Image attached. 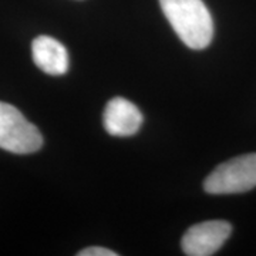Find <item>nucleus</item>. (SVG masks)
<instances>
[{
  "instance_id": "f257e3e1",
  "label": "nucleus",
  "mask_w": 256,
  "mask_h": 256,
  "mask_svg": "<svg viewBox=\"0 0 256 256\" xmlns=\"http://www.w3.org/2000/svg\"><path fill=\"white\" fill-rule=\"evenodd\" d=\"M160 6L185 46L192 50L210 46L214 38V20L202 0H160Z\"/></svg>"
},
{
  "instance_id": "f03ea898",
  "label": "nucleus",
  "mask_w": 256,
  "mask_h": 256,
  "mask_svg": "<svg viewBox=\"0 0 256 256\" xmlns=\"http://www.w3.org/2000/svg\"><path fill=\"white\" fill-rule=\"evenodd\" d=\"M254 188H256V152L222 162L204 181L205 192L212 195L242 194Z\"/></svg>"
},
{
  "instance_id": "7ed1b4c3",
  "label": "nucleus",
  "mask_w": 256,
  "mask_h": 256,
  "mask_svg": "<svg viewBox=\"0 0 256 256\" xmlns=\"http://www.w3.org/2000/svg\"><path fill=\"white\" fill-rule=\"evenodd\" d=\"M43 146L38 128L9 102L0 101V148L13 154H33Z\"/></svg>"
},
{
  "instance_id": "20e7f679",
  "label": "nucleus",
  "mask_w": 256,
  "mask_h": 256,
  "mask_svg": "<svg viewBox=\"0 0 256 256\" xmlns=\"http://www.w3.org/2000/svg\"><path fill=\"white\" fill-rule=\"evenodd\" d=\"M232 234L226 220H205L192 225L181 239L182 252L188 256H210L216 254Z\"/></svg>"
},
{
  "instance_id": "39448f33",
  "label": "nucleus",
  "mask_w": 256,
  "mask_h": 256,
  "mask_svg": "<svg viewBox=\"0 0 256 256\" xmlns=\"http://www.w3.org/2000/svg\"><path fill=\"white\" fill-rule=\"evenodd\" d=\"M142 112L137 106L122 97H116L107 102L102 122L106 131L112 137H131L142 126Z\"/></svg>"
},
{
  "instance_id": "423d86ee",
  "label": "nucleus",
  "mask_w": 256,
  "mask_h": 256,
  "mask_svg": "<svg viewBox=\"0 0 256 256\" xmlns=\"http://www.w3.org/2000/svg\"><path fill=\"white\" fill-rule=\"evenodd\" d=\"M32 56L37 67L48 76H63L70 66L64 44L50 36H38L33 40Z\"/></svg>"
},
{
  "instance_id": "0eeeda50",
  "label": "nucleus",
  "mask_w": 256,
  "mask_h": 256,
  "mask_svg": "<svg viewBox=\"0 0 256 256\" xmlns=\"http://www.w3.org/2000/svg\"><path fill=\"white\" fill-rule=\"evenodd\" d=\"M78 256H117L118 254L111 250V249H107V248H101V246H90L86 248L80 250Z\"/></svg>"
}]
</instances>
